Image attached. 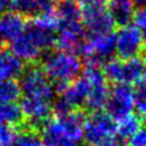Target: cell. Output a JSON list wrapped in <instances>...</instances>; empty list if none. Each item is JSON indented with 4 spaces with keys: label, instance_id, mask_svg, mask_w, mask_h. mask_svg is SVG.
Masks as SVG:
<instances>
[{
    "label": "cell",
    "instance_id": "obj_10",
    "mask_svg": "<svg viewBox=\"0 0 146 146\" xmlns=\"http://www.w3.org/2000/svg\"><path fill=\"white\" fill-rule=\"evenodd\" d=\"M116 130L117 123L107 113L94 112L85 119L83 140L85 144L94 146L105 139L116 136Z\"/></svg>",
    "mask_w": 146,
    "mask_h": 146
},
{
    "label": "cell",
    "instance_id": "obj_22",
    "mask_svg": "<svg viewBox=\"0 0 146 146\" xmlns=\"http://www.w3.org/2000/svg\"><path fill=\"white\" fill-rule=\"evenodd\" d=\"M12 146H42V139L36 130L25 127V129L18 133Z\"/></svg>",
    "mask_w": 146,
    "mask_h": 146
},
{
    "label": "cell",
    "instance_id": "obj_2",
    "mask_svg": "<svg viewBox=\"0 0 146 146\" xmlns=\"http://www.w3.org/2000/svg\"><path fill=\"white\" fill-rule=\"evenodd\" d=\"M83 66L79 56L61 50L45 54L42 61V70L52 83L56 94H61L68 84L78 78L83 72Z\"/></svg>",
    "mask_w": 146,
    "mask_h": 146
},
{
    "label": "cell",
    "instance_id": "obj_14",
    "mask_svg": "<svg viewBox=\"0 0 146 146\" xmlns=\"http://www.w3.org/2000/svg\"><path fill=\"white\" fill-rule=\"evenodd\" d=\"M26 26V17L16 11H9L0 15V36L3 40L11 43L23 33Z\"/></svg>",
    "mask_w": 146,
    "mask_h": 146
},
{
    "label": "cell",
    "instance_id": "obj_27",
    "mask_svg": "<svg viewBox=\"0 0 146 146\" xmlns=\"http://www.w3.org/2000/svg\"><path fill=\"white\" fill-rule=\"evenodd\" d=\"M80 5H86V4H105L106 0H78Z\"/></svg>",
    "mask_w": 146,
    "mask_h": 146
},
{
    "label": "cell",
    "instance_id": "obj_4",
    "mask_svg": "<svg viewBox=\"0 0 146 146\" xmlns=\"http://www.w3.org/2000/svg\"><path fill=\"white\" fill-rule=\"evenodd\" d=\"M18 83H20L23 98L43 100L51 104L54 102L55 95H56L54 85L45 76L42 67L36 66L35 63L25 68Z\"/></svg>",
    "mask_w": 146,
    "mask_h": 146
},
{
    "label": "cell",
    "instance_id": "obj_9",
    "mask_svg": "<svg viewBox=\"0 0 146 146\" xmlns=\"http://www.w3.org/2000/svg\"><path fill=\"white\" fill-rule=\"evenodd\" d=\"M115 49L119 60H130L139 57L144 51L143 33L135 26L119 27L115 33Z\"/></svg>",
    "mask_w": 146,
    "mask_h": 146
},
{
    "label": "cell",
    "instance_id": "obj_31",
    "mask_svg": "<svg viewBox=\"0 0 146 146\" xmlns=\"http://www.w3.org/2000/svg\"><path fill=\"white\" fill-rule=\"evenodd\" d=\"M60 1H63V0H60Z\"/></svg>",
    "mask_w": 146,
    "mask_h": 146
},
{
    "label": "cell",
    "instance_id": "obj_12",
    "mask_svg": "<svg viewBox=\"0 0 146 146\" xmlns=\"http://www.w3.org/2000/svg\"><path fill=\"white\" fill-rule=\"evenodd\" d=\"M86 112L84 110H73L61 116H55L54 119L68 138L76 143L83 140L84 124L86 119Z\"/></svg>",
    "mask_w": 146,
    "mask_h": 146
},
{
    "label": "cell",
    "instance_id": "obj_11",
    "mask_svg": "<svg viewBox=\"0 0 146 146\" xmlns=\"http://www.w3.org/2000/svg\"><path fill=\"white\" fill-rule=\"evenodd\" d=\"M60 29H84L82 23V6L78 0H63L56 6Z\"/></svg>",
    "mask_w": 146,
    "mask_h": 146
},
{
    "label": "cell",
    "instance_id": "obj_8",
    "mask_svg": "<svg viewBox=\"0 0 146 146\" xmlns=\"http://www.w3.org/2000/svg\"><path fill=\"white\" fill-rule=\"evenodd\" d=\"M106 113L116 123L131 115L134 108L133 89L128 84H113L110 88L107 101L105 104Z\"/></svg>",
    "mask_w": 146,
    "mask_h": 146
},
{
    "label": "cell",
    "instance_id": "obj_17",
    "mask_svg": "<svg viewBox=\"0 0 146 146\" xmlns=\"http://www.w3.org/2000/svg\"><path fill=\"white\" fill-rule=\"evenodd\" d=\"M25 65L11 50L0 51V82L15 79L22 74Z\"/></svg>",
    "mask_w": 146,
    "mask_h": 146
},
{
    "label": "cell",
    "instance_id": "obj_7",
    "mask_svg": "<svg viewBox=\"0 0 146 146\" xmlns=\"http://www.w3.org/2000/svg\"><path fill=\"white\" fill-rule=\"evenodd\" d=\"M83 74L89 80V95L86 99L84 111L89 112H100V110L105 107L107 101L110 88L107 84V79L105 77L102 68L85 66L83 70Z\"/></svg>",
    "mask_w": 146,
    "mask_h": 146
},
{
    "label": "cell",
    "instance_id": "obj_28",
    "mask_svg": "<svg viewBox=\"0 0 146 146\" xmlns=\"http://www.w3.org/2000/svg\"><path fill=\"white\" fill-rule=\"evenodd\" d=\"M131 3H133V5L136 6V7H146V0H131Z\"/></svg>",
    "mask_w": 146,
    "mask_h": 146
},
{
    "label": "cell",
    "instance_id": "obj_19",
    "mask_svg": "<svg viewBox=\"0 0 146 146\" xmlns=\"http://www.w3.org/2000/svg\"><path fill=\"white\" fill-rule=\"evenodd\" d=\"M143 125V119L138 115H129L117 123V138L121 140H129Z\"/></svg>",
    "mask_w": 146,
    "mask_h": 146
},
{
    "label": "cell",
    "instance_id": "obj_23",
    "mask_svg": "<svg viewBox=\"0 0 146 146\" xmlns=\"http://www.w3.org/2000/svg\"><path fill=\"white\" fill-rule=\"evenodd\" d=\"M18 135L15 127L0 124V146H12Z\"/></svg>",
    "mask_w": 146,
    "mask_h": 146
},
{
    "label": "cell",
    "instance_id": "obj_24",
    "mask_svg": "<svg viewBox=\"0 0 146 146\" xmlns=\"http://www.w3.org/2000/svg\"><path fill=\"white\" fill-rule=\"evenodd\" d=\"M128 146H146V127H141L128 140Z\"/></svg>",
    "mask_w": 146,
    "mask_h": 146
},
{
    "label": "cell",
    "instance_id": "obj_5",
    "mask_svg": "<svg viewBox=\"0 0 146 146\" xmlns=\"http://www.w3.org/2000/svg\"><path fill=\"white\" fill-rule=\"evenodd\" d=\"M116 54L115 49V34H104L88 36L83 49V65L90 67L105 66L112 60Z\"/></svg>",
    "mask_w": 146,
    "mask_h": 146
},
{
    "label": "cell",
    "instance_id": "obj_26",
    "mask_svg": "<svg viewBox=\"0 0 146 146\" xmlns=\"http://www.w3.org/2000/svg\"><path fill=\"white\" fill-rule=\"evenodd\" d=\"M94 146H122V140L118 139L117 136H112V138L105 139L100 143L95 144Z\"/></svg>",
    "mask_w": 146,
    "mask_h": 146
},
{
    "label": "cell",
    "instance_id": "obj_25",
    "mask_svg": "<svg viewBox=\"0 0 146 146\" xmlns=\"http://www.w3.org/2000/svg\"><path fill=\"white\" fill-rule=\"evenodd\" d=\"M133 20L135 22V27L141 33L146 32V7L138 9V11H135L134 13Z\"/></svg>",
    "mask_w": 146,
    "mask_h": 146
},
{
    "label": "cell",
    "instance_id": "obj_16",
    "mask_svg": "<svg viewBox=\"0 0 146 146\" xmlns=\"http://www.w3.org/2000/svg\"><path fill=\"white\" fill-rule=\"evenodd\" d=\"M106 7L115 25L119 27L129 26L134 18L135 11L131 0H107Z\"/></svg>",
    "mask_w": 146,
    "mask_h": 146
},
{
    "label": "cell",
    "instance_id": "obj_20",
    "mask_svg": "<svg viewBox=\"0 0 146 146\" xmlns=\"http://www.w3.org/2000/svg\"><path fill=\"white\" fill-rule=\"evenodd\" d=\"M22 96L20 83L15 79L0 82V102H16Z\"/></svg>",
    "mask_w": 146,
    "mask_h": 146
},
{
    "label": "cell",
    "instance_id": "obj_29",
    "mask_svg": "<svg viewBox=\"0 0 146 146\" xmlns=\"http://www.w3.org/2000/svg\"><path fill=\"white\" fill-rule=\"evenodd\" d=\"M143 39H144V45H146V32L143 33Z\"/></svg>",
    "mask_w": 146,
    "mask_h": 146
},
{
    "label": "cell",
    "instance_id": "obj_13",
    "mask_svg": "<svg viewBox=\"0 0 146 146\" xmlns=\"http://www.w3.org/2000/svg\"><path fill=\"white\" fill-rule=\"evenodd\" d=\"M89 88V80L82 73L74 82L66 86L61 94H58V98L72 110H82L84 108L88 99Z\"/></svg>",
    "mask_w": 146,
    "mask_h": 146
},
{
    "label": "cell",
    "instance_id": "obj_3",
    "mask_svg": "<svg viewBox=\"0 0 146 146\" xmlns=\"http://www.w3.org/2000/svg\"><path fill=\"white\" fill-rule=\"evenodd\" d=\"M106 79L115 84H139L146 82V60L135 57L130 60L112 58L102 67Z\"/></svg>",
    "mask_w": 146,
    "mask_h": 146
},
{
    "label": "cell",
    "instance_id": "obj_21",
    "mask_svg": "<svg viewBox=\"0 0 146 146\" xmlns=\"http://www.w3.org/2000/svg\"><path fill=\"white\" fill-rule=\"evenodd\" d=\"M134 108L141 119H146V82L136 84L133 90Z\"/></svg>",
    "mask_w": 146,
    "mask_h": 146
},
{
    "label": "cell",
    "instance_id": "obj_1",
    "mask_svg": "<svg viewBox=\"0 0 146 146\" xmlns=\"http://www.w3.org/2000/svg\"><path fill=\"white\" fill-rule=\"evenodd\" d=\"M56 32L45 29L33 21L27 22L23 33L11 42L10 50L22 62L26 61L33 65L51 51L56 44Z\"/></svg>",
    "mask_w": 146,
    "mask_h": 146
},
{
    "label": "cell",
    "instance_id": "obj_32",
    "mask_svg": "<svg viewBox=\"0 0 146 146\" xmlns=\"http://www.w3.org/2000/svg\"><path fill=\"white\" fill-rule=\"evenodd\" d=\"M145 60H146V57H145Z\"/></svg>",
    "mask_w": 146,
    "mask_h": 146
},
{
    "label": "cell",
    "instance_id": "obj_15",
    "mask_svg": "<svg viewBox=\"0 0 146 146\" xmlns=\"http://www.w3.org/2000/svg\"><path fill=\"white\" fill-rule=\"evenodd\" d=\"M40 139L42 146H79V143L73 141L63 133L54 118H50L42 127Z\"/></svg>",
    "mask_w": 146,
    "mask_h": 146
},
{
    "label": "cell",
    "instance_id": "obj_6",
    "mask_svg": "<svg viewBox=\"0 0 146 146\" xmlns=\"http://www.w3.org/2000/svg\"><path fill=\"white\" fill-rule=\"evenodd\" d=\"M80 6L82 23H83L86 38L112 33L116 25L105 4H86Z\"/></svg>",
    "mask_w": 146,
    "mask_h": 146
},
{
    "label": "cell",
    "instance_id": "obj_18",
    "mask_svg": "<svg viewBox=\"0 0 146 146\" xmlns=\"http://www.w3.org/2000/svg\"><path fill=\"white\" fill-rule=\"evenodd\" d=\"M0 124L10 127L26 125L21 105L17 102H0Z\"/></svg>",
    "mask_w": 146,
    "mask_h": 146
},
{
    "label": "cell",
    "instance_id": "obj_30",
    "mask_svg": "<svg viewBox=\"0 0 146 146\" xmlns=\"http://www.w3.org/2000/svg\"><path fill=\"white\" fill-rule=\"evenodd\" d=\"M3 44H4V40L1 39V36H0V51H1V48H3Z\"/></svg>",
    "mask_w": 146,
    "mask_h": 146
}]
</instances>
